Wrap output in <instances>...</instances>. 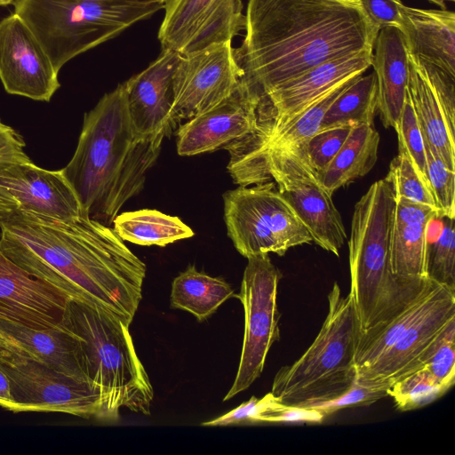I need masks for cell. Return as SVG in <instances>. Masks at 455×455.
Masks as SVG:
<instances>
[{
	"mask_svg": "<svg viewBox=\"0 0 455 455\" xmlns=\"http://www.w3.org/2000/svg\"><path fill=\"white\" fill-rule=\"evenodd\" d=\"M0 250L31 275L130 326L146 264L110 226L85 214L61 220L17 210L0 220Z\"/></svg>",
	"mask_w": 455,
	"mask_h": 455,
	"instance_id": "obj_1",
	"label": "cell"
},
{
	"mask_svg": "<svg viewBox=\"0 0 455 455\" xmlns=\"http://www.w3.org/2000/svg\"><path fill=\"white\" fill-rule=\"evenodd\" d=\"M244 30L234 52L259 100L323 62L373 52L379 32L358 0H249Z\"/></svg>",
	"mask_w": 455,
	"mask_h": 455,
	"instance_id": "obj_2",
	"label": "cell"
},
{
	"mask_svg": "<svg viewBox=\"0 0 455 455\" xmlns=\"http://www.w3.org/2000/svg\"><path fill=\"white\" fill-rule=\"evenodd\" d=\"M165 136L135 132L124 83L106 93L84 115L75 153L61 169L83 213L111 227L122 206L143 188Z\"/></svg>",
	"mask_w": 455,
	"mask_h": 455,
	"instance_id": "obj_3",
	"label": "cell"
},
{
	"mask_svg": "<svg viewBox=\"0 0 455 455\" xmlns=\"http://www.w3.org/2000/svg\"><path fill=\"white\" fill-rule=\"evenodd\" d=\"M396 199L387 179L375 181L355 205L348 241L352 296L360 332L383 325L433 283L391 271V242Z\"/></svg>",
	"mask_w": 455,
	"mask_h": 455,
	"instance_id": "obj_4",
	"label": "cell"
},
{
	"mask_svg": "<svg viewBox=\"0 0 455 455\" xmlns=\"http://www.w3.org/2000/svg\"><path fill=\"white\" fill-rule=\"evenodd\" d=\"M60 323L79 337L85 375L101 395L104 421L116 420L122 408L149 415L153 387L136 353L130 326L74 299L68 301Z\"/></svg>",
	"mask_w": 455,
	"mask_h": 455,
	"instance_id": "obj_5",
	"label": "cell"
},
{
	"mask_svg": "<svg viewBox=\"0 0 455 455\" xmlns=\"http://www.w3.org/2000/svg\"><path fill=\"white\" fill-rule=\"evenodd\" d=\"M360 324L350 293L335 283L328 313L313 343L275 376L271 394L286 405L308 407L336 398L356 380L355 350Z\"/></svg>",
	"mask_w": 455,
	"mask_h": 455,
	"instance_id": "obj_6",
	"label": "cell"
},
{
	"mask_svg": "<svg viewBox=\"0 0 455 455\" xmlns=\"http://www.w3.org/2000/svg\"><path fill=\"white\" fill-rule=\"evenodd\" d=\"M166 1L15 0L14 13L31 29L53 68L118 36L164 8Z\"/></svg>",
	"mask_w": 455,
	"mask_h": 455,
	"instance_id": "obj_7",
	"label": "cell"
},
{
	"mask_svg": "<svg viewBox=\"0 0 455 455\" xmlns=\"http://www.w3.org/2000/svg\"><path fill=\"white\" fill-rule=\"evenodd\" d=\"M252 186V185H251ZM228 235L246 259L311 243L312 236L275 183L239 186L223 195Z\"/></svg>",
	"mask_w": 455,
	"mask_h": 455,
	"instance_id": "obj_8",
	"label": "cell"
},
{
	"mask_svg": "<svg viewBox=\"0 0 455 455\" xmlns=\"http://www.w3.org/2000/svg\"><path fill=\"white\" fill-rule=\"evenodd\" d=\"M305 145L268 152L248 186L274 180L281 196L308 230L313 242L339 255L347 238L340 213L309 164Z\"/></svg>",
	"mask_w": 455,
	"mask_h": 455,
	"instance_id": "obj_9",
	"label": "cell"
},
{
	"mask_svg": "<svg viewBox=\"0 0 455 455\" xmlns=\"http://www.w3.org/2000/svg\"><path fill=\"white\" fill-rule=\"evenodd\" d=\"M240 292L235 297L244 311V332L237 372L223 401L247 389L261 374L267 353L280 339L278 284L283 277L268 253L247 258Z\"/></svg>",
	"mask_w": 455,
	"mask_h": 455,
	"instance_id": "obj_10",
	"label": "cell"
},
{
	"mask_svg": "<svg viewBox=\"0 0 455 455\" xmlns=\"http://www.w3.org/2000/svg\"><path fill=\"white\" fill-rule=\"evenodd\" d=\"M0 367L10 380L12 412H62L104 421L100 392L91 384L4 351Z\"/></svg>",
	"mask_w": 455,
	"mask_h": 455,
	"instance_id": "obj_11",
	"label": "cell"
},
{
	"mask_svg": "<svg viewBox=\"0 0 455 455\" xmlns=\"http://www.w3.org/2000/svg\"><path fill=\"white\" fill-rule=\"evenodd\" d=\"M242 76L232 41L180 55L173 74L172 129L230 96Z\"/></svg>",
	"mask_w": 455,
	"mask_h": 455,
	"instance_id": "obj_12",
	"label": "cell"
},
{
	"mask_svg": "<svg viewBox=\"0 0 455 455\" xmlns=\"http://www.w3.org/2000/svg\"><path fill=\"white\" fill-rule=\"evenodd\" d=\"M17 210L61 220L83 214L61 169H43L28 156H0V220Z\"/></svg>",
	"mask_w": 455,
	"mask_h": 455,
	"instance_id": "obj_13",
	"label": "cell"
},
{
	"mask_svg": "<svg viewBox=\"0 0 455 455\" xmlns=\"http://www.w3.org/2000/svg\"><path fill=\"white\" fill-rule=\"evenodd\" d=\"M162 50L186 55L232 39L245 27L241 0H167Z\"/></svg>",
	"mask_w": 455,
	"mask_h": 455,
	"instance_id": "obj_14",
	"label": "cell"
},
{
	"mask_svg": "<svg viewBox=\"0 0 455 455\" xmlns=\"http://www.w3.org/2000/svg\"><path fill=\"white\" fill-rule=\"evenodd\" d=\"M408 93L429 147L455 171V77L408 52Z\"/></svg>",
	"mask_w": 455,
	"mask_h": 455,
	"instance_id": "obj_15",
	"label": "cell"
},
{
	"mask_svg": "<svg viewBox=\"0 0 455 455\" xmlns=\"http://www.w3.org/2000/svg\"><path fill=\"white\" fill-rule=\"evenodd\" d=\"M59 72L31 29L16 13L0 21V80L13 95L50 101L60 88Z\"/></svg>",
	"mask_w": 455,
	"mask_h": 455,
	"instance_id": "obj_16",
	"label": "cell"
},
{
	"mask_svg": "<svg viewBox=\"0 0 455 455\" xmlns=\"http://www.w3.org/2000/svg\"><path fill=\"white\" fill-rule=\"evenodd\" d=\"M259 103L258 95L241 80L227 99L180 125L178 154L190 156L226 149L251 136L258 128Z\"/></svg>",
	"mask_w": 455,
	"mask_h": 455,
	"instance_id": "obj_17",
	"label": "cell"
},
{
	"mask_svg": "<svg viewBox=\"0 0 455 455\" xmlns=\"http://www.w3.org/2000/svg\"><path fill=\"white\" fill-rule=\"evenodd\" d=\"M455 317V291L440 285L426 312L370 366L356 372L359 383L389 388L400 379L421 369L419 361L442 328Z\"/></svg>",
	"mask_w": 455,
	"mask_h": 455,
	"instance_id": "obj_18",
	"label": "cell"
},
{
	"mask_svg": "<svg viewBox=\"0 0 455 455\" xmlns=\"http://www.w3.org/2000/svg\"><path fill=\"white\" fill-rule=\"evenodd\" d=\"M69 295L31 275L0 250V318L34 329L62 321Z\"/></svg>",
	"mask_w": 455,
	"mask_h": 455,
	"instance_id": "obj_19",
	"label": "cell"
},
{
	"mask_svg": "<svg viewBox=\"0 0 455 455\" xmlns=\"http://www.w3.org/2000/svg\"><path fill=\"white\" fill-rule=\"evenodd\" d=\"M180 57L177 52L162 50L147 68L124 82L130 119L139 135L172 131L173 74Z\"/></svg>",
	"mask_w": 455,
	"mask_h": 455,
	"instance_id": "obj_20",
	"label": "cell"
},
{
	"mask_svg": "<svg viewBox=\"0 0 455 455\" xmlns=\"http://www.w3.org/2000/svg\"><path fill=\"white\" fill-rule=\"evenodd\" d=\"M0 351L32 359L91 384L84 369L79 337L61 323L38 330L0 318Z\"/></svg>",
	"mask_w": 455,
	"mask_h": 455,
	"instance_id": "obj_21",
	"label": "cell"
},
{
	"mask_svg": "<svg viewBox=\"0 0 455 455\" xmlns=\"http://www.w3.org/2000/svg\"><path fill=\"white\" fill-rule=\"evenodd\" d=\"M402 31L408 52L455 77V13L402 4Z\"/></svg>",
	"mask_w": 455,
	"mask_h": 455,
	"instance_id": "obj_22",
	"label": "cell"
},
{
	"mask_svg": "<svg viewBox=\"0 0 455 455\" xmlns=\"http://www.w3.org/2000/svg\"><path fill=\"white\" fill-rule=\"evenodd\" d=\"M396 199L391 242L390 266L403 278L427 277V238L438 209L404 197Z\"/></svg>",
	"mask_w": 455,
	"mask_h": 455,
	"instance_id": "obj_23",
	"label": "cell"
},
{
	"mask_svg": "<svg viewBox=\"0 0 455 455\" xmlns=\"http://www.w3.org/2000/svg\"><path fill=\"white\" fill-rule=\"evenodd\" d=\"M371 66L378 84V111L386 128L395 127L403 110L409 81L408 50L402 31L379 30Z\"/></svg>",
	"mask_w": 455,
	"mask_h": 455,
	"instance_id": "obj_24",
	"label": "cell"
},
{
	"mask_svg": "<svg viewBox=\"0 0 455 455\" xmlns=\"http://www.w3.org/2000/svg\"><path fill=\"white\" fill-rule=\"evenodd\" d=\"M379 144V134L374 125L353 127L329 165L317 172L319 181L332 195L363 177L377 163Z\"/></svg>",
	"mask_w": 455,
	"mask_h": 455,
	"instance_id": "obj_25",
	"label": "cell"
},
{
	"mask_svg": "<svg viewBox=\"0 0 455 455\" xmlns=\"http://www.w3.org/2000/svg\"><path fill=\"white\" fill-rule=\"evenodd\" d=\"M233 295L234 289L223 278L208 275L192 265L172 281L171 306L203 322Z\"/></svg>",
	"mask_w": 455,
	"mask_h": 455,
	"instance_id": "obj_26",
	"label": "cell"
},
{
	"mask_svg": "<svg viewBox=\"0 0 455 455\" xmlns=\"http://www.w3.org/2000/svg\"><path fill=\"white\" fill-rule=\"evenodd\" d=\"M113 228L123 241L146 246H165L194 235L178 217L149 209L117 214Z\"/></svg>",
	"mask_w": 455,
	"mask_h": 455,
	"instance_id": "obj_27",
	"label": "cell"
},
{
	"mask_svg": "<svg viewBox=\"0 0 455 455\" xmlns=\"http://www.w3.org/2000/svg\"><path fill=\"white\" fill-rule=\"evenodd\" d=\"M435 282L415 301L388 323L360 332L356 350V372L385 354L428 308L439 288Z\"/></svg>",
	"mask_w": 455,
	"mask_h": 455,
	"instance_id": "obj_28",
	"label": "cell"
},
{
	"mask_svg": "<svg viewBox=\"0 0 455 455\" xmlns=\"http://www.w3.org/2000/svg\"><path fill=\"white\" fill-rule=\"evenodd\" d=\"M378 111V84L374 71L357 76L325 112L319 131L374 125Z\"/></svg>",
	"mask_w": 455,
	"mask_h": 455,
	"instance_id": "obj_29",
	"label": "cell"
},
{
	"mask_svg": "<svg viewBox=\"0 0 455 455\" xmlns=\"http://www.w3.org/2000/svg\"><path fill=\"white\" fill-rule=\"evenodd\" d=\"M450 388L423 367L395 382L387 389V395L399 411H407L433 403Z\"/></svg>",
	"mask_w": 455,
	"mask_h": 455,
	"instance_id": "obj_30",
	"label": "cell"
},
{
	"mask_svg": "<svg viewBox=\"0 0 455 455\" xmlns=\"http://www.w3.org/2000/svg\"><path fill=\"white\" fill-rule=\"evenodd\" d=\"M436 237L427 240V277L455 291V228L454 218L438 217Z\"/></svg>",
	"mask_w": 455,
	"mask_h": 455,
	"instance_id": "obj_31",
	"label": "cell"
},
{
	"mask_svg": "<svg viewBox=\"0 0 455 455\" xmlns=\"http://www.w3.org/2000/svg\"><path fill=\"white\" fill-rule=\"evenodd\" d=\"M437 379L451 387L455 383V317L451 318L430 342L419 358Z\"/></svg>",
	"mask_w": 455,
	"mask_h": 455,
	"instance_id": "obj_32",
	"label": "cell"
},
{
	"mask_svg": "<svg viewBox=\"0 0 455 455\" xmlns=\"http://www.w3.org/2000/svg\"><path fill=\"white\" fill-rule=\"evenodd\" d=\"M394 128L397 133L399 153L404 154L411 160L419 176L429 187L425 142L408 90L403 110Z\"/></svg>",
	"mask_w": 455,
	"mask_h": 455,
	"instance_id": "obj_33",
	"label": "cell"
},
{
	"mask_svg": "<svg viewBox=\"0 0 455 455\" xmlns=\"http://www.w3.org/2000/svg\"><path fill=\"white\" fill-rule=\"evenodd\" d=\"M385 179L391 183L395 198L404 197L437 209L431 189L404 154L398 153L393 158Z\"/></svg>",
	"mask_w": 455,
	"mask_h": 455,
	"instance_id": "obj_34",
	"label": "cell"
},
{
	"mask_svg": "<svg viewBox=\"0 0 455 455\" xmlns=\"http://www.w3.org/2000/svg\"><path fill=\"white\" fill-rule=\"evenodd\" d=\"M424 142L428 183L437 209L441 216L454 218L455 171L449 169L437 153Z\"/></svg>",
	"mask_w": 455,
	"mask_h": 455,
	"instance_id": "obj_35",
	"label": "cell"
},
{
	"mask_svg": "<svg viewBox=\"0 0 455 455\" xmlns=\"http://www.w3.org/2000/svg\"><path fill=\"white\" fill-rule=\"evenodd\" d=\"M351 129V127H338L318 131L305 144L307 160L316 172L323 171L329 165L349 135Z\"/></svg>",
	"mask_w": 455,
	"mask_h": 455,
	"instance_id": "obj_36",
	"label": "cell"
},
{
	"mask_svg": "<svg viewBox=\"0 0 455 455\" xmlns=\"http://www.w3.org/2000/svg\"><path fill=\"white\" fill-rule=\"evenodd\" d=\"M387 389L383 386L359 383L355 380L353 386L339 396L314 403L307 408L318 410L326 417L341 409L371 405L387 396Z\"/></svg>",
	"mask_w": 455,
	"mask_h": 455,
	"instance_id": "obj_37",
	"label": "cell"
},
{
	"mask_svg": "<svg viewBox=\"0 0 455 455\" xmlns=\"http://www.w3.org/2000/svg\"><path fill=\"white\" fill-rule=\"evenodd\" d=\"M324 418L321 411L314 408L283 404L270 393L269 400L259 414L258 423H321Z\"/></svg>",
	"mask_w": 455,
	"mask_h": 455,
	"instance_id": "obj_38",
	"label": "cell"
},
{
	"mask_svg": "<svg viewBox=\"0 0 455 455\" xmlns=\"http://www.w3.org/2000/svg\"><path fill=\"white\" fill-rule=\"evenodd\" d=\"M363 12L370 20L381 29L386 27H395L400 29L402 16L400 0H358Z\"/></svg>",
	"mask_w": 455,
	"mask_h": 455,
	"instance_id": "obj_39",
	"label": "cell"
},
{
	"mask_svg": "<svg viewBox=\"0 0 455 455\" xmlns=\"http://www.w3.org/2000/svg\"><path fill=\"white\" fill-rule=\"evenodd\" d=\"M268 399L269 393L260 399L251 396L247 402L241 403L231 411L211 421L204 422L202 425L217 427L258 423L259 416L265 409Z\"/></svg>",
	"mask_w": 455,
	"mask_h": 455,
	"instance_id": "obj_40",
	"label": "cell"
},
{
	"mask_svg": "<svg viewBox=\"0 0 455 455\" xmlns=\"http://www.w3.org/2000/svg\"><path fill=\"white\" fill-rule=\"evenodd\" d=\"M25 145L20 134L0 119V156H27Z\"/></svg>",
	"mask_w": 455,
	"mask_h": 455,
	"instance_id": "obj_41",
	"label": "cell"
},
{
	"mask_svg": "<svg viewBox=\"0 0 455 455\" xmlns=\"http://www.w3.org/2000/svg\"><path fill=\"white\" fill-rule=\"evenodd\" d=\"M0 407L13 411L14 402L12 396L10 380L0 367Z\"/></svg>",
	"mask_w": 455,
	"mask_h": 455,
	"instance_id": "obj_42",
	"label": "cell"
},
{
	"mask_svg": "<svg viewBox=\"0 0 455 455\" xmlns=\"http://www.w3.org/2000/svg\"><path fill=\"white\" fill-rule=\"evenodd\" d=\"M438 6L441 7V9H445L446 2H454L455 0H427Z\"/></svg>",
	"mask_w": 455,
	"mask_h": 455,
	"instance_id": "obj_43",
	"label": "cell"
},
{
	"mask_svg": "<svg viewBox=\"0 0 455 455\" xmlns=\"http://www.w3.org/2000/svg\"><path fill=\"white\" fill-rule=\"evenodd\" d=\"M80 1H86V2H112V1H158V0H80ZM166 1L167 0H162Z\"/></svg>",
	"mask_w": 455,
	"mask_h": 455,
	"instance_id": "obj_44",
	"label": "cell"
},
{
	"mask_svg": "<svg viewBox=\"0 0 455 455\" xmlns=\"http://www.w3.org/2000/svg\"><path fill=\"white\" fill-rule=\"evenodd\" d=\"M15 0H0V6L13 4Z\"/></svg>",
	"mask_w": 455,
	"mask_h": 455,
	"instance_id": "obj_45",
	"label": "cell"
}]
</instances>
